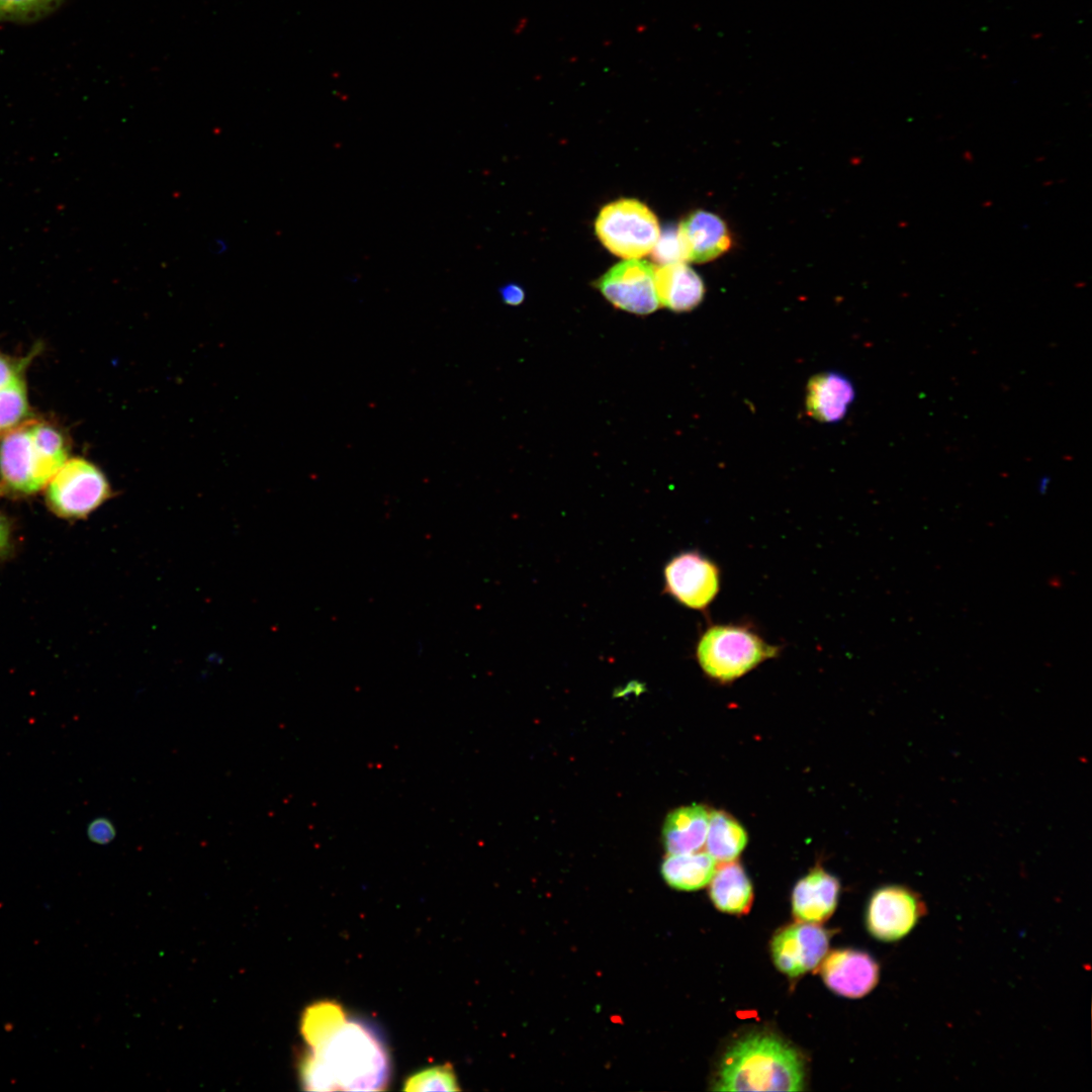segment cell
Here are the masks:
<instances>
[{
	"label": "cell",
	"instance_id": "cell-1",
	"mask_svg": "<svg viewBox=\"0 0 1092 1092\" xmlns=\"http://www.w3.org/2000/svg\"><path fill=\"white\" fill-rule=\"evenodd\" d=\"M300 1064V1080L309 1091H380L390 1076L387 1049L368 1023L347 1018Z\"/></svg>",
	"mask_w": 1092,
	"mask_h": 1092
},
{
	"label": "cell",
	"instance_id": "cell-2",
	"mask_svg": "<svg viewBox=\"0 0 1092 1092\" xmlns=\"http://www.w3.org/2000/svg\"><path fill=\"white\" fill-rule=\"evenodd\" d=\"M805 1080L801 1055L777 1035L753 1032L724 1054L715 1091H800Z\"/></svg>",
	"mask_w": 1092,
	"mask_h": 1092
},
{
	"label": "cell",
	"instance_id": "cell-3",
	"mask_svg": "<svg viewBox=\"0 0 1092 1092\" xmlns=\"http://www.w3.org/2000/svg\"><path fill=\"white\" fill-rule=\"evenodd\" d=\"M68 452L66 438L55 426L21 423L0 438V487L15 495L37 492L69 458Z\"/></svg>",
	"mask_w": 1092,
	"mask_h": 1092
},
{
	"label": "cell",
	"instance_id": "cell-4",
	"mask_svg": "<svg viewBox=\"0 0 1092 1092\" xmlns=\"http://www.w3.org/2000/svg\"><path fill=\"white\" fill-rule=\"evenodd\" d=\"M781 650V646L767 642L751 624L711 623L699 635L695 655L709 678L729 684L776 658Z\"/></svg>",
	"mask_w": 1092,
	"mask_h": 1092
},
{
	"label": "cell",
	"instance_id": "cell-5",
	"mask_svg": "<svg viewBox=\"0 0 1092 1092\" xmlns=\"http://www.w3.org/2000/svg\"><path fill=\"white\" fill-rule=\"evenodd\" d=\"M595 231L605 248L623 259H639L651 253L660 236L656 215L633 198H621L605 205L596 219Z\"/></svg>",
	"mask_w": 1092,
	"mask_h": 1092
},
{
	"label": "cell",
	"instance_id": "cell-6",
	"mask_svg": "<svg viewBox=\"0 0 1092 1092\" xmlns=\"http://www.w3.org/2000/svg\"><path fill=\"white\" fill-rule=\"evenodd\" d=\"M47 502L58 516L85 518L111 495L104 473L92 462L68 458L47 484Z\"/></svg>",
	"mask_w": 1092,
	"mask_h": 1092
},
{
	"label": "cell",
	"instance_id": "cell-7",
	"mask_svg": "<svg viewBox=\"0 0 1092 1092\" xmlns=\"http://www.w3.org/2000/svg\"><path fill=\"white\" fill-rule=\"evenodd\" d=\"M664 594L688 609L706 612L720 593L721 569L698 550L672 556L663 568Z\"/></svg>",
	"mask_w": 1092,
	"mask_h": 1092
},
{
	"label": "cell",
	"instance_id": "cell-8",
	"mask_svg": "<svg viewBox=\"0 0 1092 1092\" xmlns=\"http://www.w3.org/2000/svg\"><path fill=\"white\" fill-rule=\"evenodd\" d=\"M925 914L926 906L915 891L901 885H888L873 893L866 924L875 938L893 942L907 936Z\"/></svg>",
	"mask_w": 1092,
	"mask_h": 1092
},
{
	"label": "cell",
	"instance_id": "cell-9",
	"mask_svg": "<svg viewBox=\"0 0 1092 1092\" xmlns=\"http://www.w3.org/2000/svg\"><path fill=\"white\" fill-rule=\"evenodd\" d=\"M654 266L639 259H626L610 268L595 286L615 307L647 315L659 307L654 283Z\"/></svg>",
	"mask_w": 1092,
	"mask_h": 1092
},
{
	"label": "cell",
	"instance_id": "cell-10",
	"mask_svg": "<svg viewBox=\"0 0 1092 1092\" xmlns=\"http://www.w3.org/2000/svg\"><path fill=\"white\" fill-rule=\"evenodd\" d=\"M829 933L816 923L798 922L780 929L770 942L777 968L789 977L815 969L825 958Z\"/></svg>",
	"mask_w": 1092,
	"mask_h": 1092
},
{
	"label": "cell",
	"instance_id": "cell-11",
	"mask_svg": "<svg viewBox=\"0 0 1092 1092\" xmlns=\"http://www.w3.org/2000/svg\"><path fill=\"white\" fill-rule=\"evenodd\" d=\"M821 976L829 989L848 998H860L878 984L880 968L869 953L856 949L830 952L821 967Z\"/></svg>",
	"mask_w": 1092,
	"mask_h": 1092
},
{
	"label": "cell",
	"instance_id": "cell-12",
	"mask_svg": "<svg viewBox=\"0 0 1092 1092\" xmlns=\"http://www.w3.org/2000/svg\"><path fill=\"white\" fill-rule=\"evenodd\" d=\"M686 260L711 261L729 250L731 236L724 220L706 210L691 212L677 229Z\"/></svg>",
	"mask_w": 1092,
	"mask_h": 1092
},
{
	"label": "cell",
	"instance_id": "cell-13",
	"mask_svg": "<svg viewBox=\"0 0 1092 1092\" xmlns=\"http://www.w3.org/2000/svg\"><path fill=\"white\" fill-rule=\"evenodd\" d=\"M839 890V882L834 876L820 867L814 868L794 887V916L802 922H823L834 912Z\"/></svg>",
	"mask_w": 1092,
	"mask_h": 1092
},
{
	"label": "cell",
	"instance_id": "cell-14",
	"mask_svg": "<svg viewBox=\"0 0 1092 1092\" xmlns=\"http://www.w3.org/2000/svg\"><path fill=\"white\" fill-rule=\"evenodd\" d=\"M855 397L851 381L836 372H823L808 383L806 407L810 417L824 422L840 421Z\"/></svg>",
	"mask_w": 1092,
	"mask_h": 1092
},
{
	"label": "cell",
	"instance_id": "cell-15",
	"mask_svg": "<svg viewBox=\"0 0 1092 1092\" xmlns=\"http://www.w3.org/2000/svg\"><path fill=\"white\" fill-rule=\"evenodd\" d=\"M654 283L659 304L677 312L695 308L705 293L703 280L685 262L654 268Z\"/></svg>",
	"mask_w": 1092,
	"mask_h": 1092
},
{
	"label": "cell",
	"instance_id": "cell-16",
	"mask_svg": "<svg viewBox=\"0 0 1092 1092\" xmlns=\"http://www.w3.org/2000/svg\"><path fill=\"white\" fill-rule=\"evenodd\" d=\"M710 811L693 804L670 812L663 823L662 837L669 854L690 853L705 844Z\"/></svg>",
	"mask_w": 1092,
	"mask_h": 1092
},
{
	"label": "cell",
	"instance_id": "cell-17",
	"mask_svg": "<svg viewBox=\"0 0 1092 1092\" xmlns=\"http://www.w3.org/2000/svg\"><path fill=\"white\" fill-rule=\"evenodd\" d=\"M709 894L720 911L730 914L747 913L753 900L750 880L742 866L735 860L716 868L710 881Z\"/></svg>",
	"mask_w": 1092,
	"mask_h": 1092
},
{
	"label": "cell",
	"instance_id": "cell-18",
	"mask_svg": "<svg viewBox=\"0 0 1092 1092\" xmlns=\"http://www.w3.org/2000/svg\"><path fill=\"white\" fill-rule=\"evenodd\" d=\"M716 862L707 851L669 854L662 862L661 874L671 888L695 891L710 883Z\"/></svg>",
	"mask_w": 1092,
	"mask_h": 1092
},
{
	"label": "cell",
	"instance_id": "cell-19",
	"mask_svg": "<svg viewBox=\"0 0 1092 1092\" xmlns=\"http://www.w3.org/2000/svg\"><path fill=\"white\" fill-rule=\"evenodd\" d=\"M747 833L743 826L730 814L722 810L710 812L706 836V849L716 861L735 860L747 843Z\"/></svg>",
	"mask_w": 1092,
	"mask_h": 1092
},
{
	"label": "cell",
	"instance_id": "cell-20",
	"mask_svg": "<svg viewBox=\"0 0 1092 1092\" xmlns=\"http://www.w3.org/2000/svg\"><path fill=\"white\" fill-rule=\"evenodd\" d=\"M347 1018L345 1010L336 1002L322 1001L308 1006L301 1017L300 1025L308 1048L321 1043Z\"/></svg>",
	"mask_w": 1092,
	"mask_h": 1092
},
{
	"label": "cell",
	"instance_id": "cell-21",
	"mask_svg": "<svg viewBox=\"0 0 1092 1092\" xmlns=\"http://www.w3.org/2000/svg\"><path fill=\"white\" fill-rule=\"evenodd\" d=\"M28 414L24 378L0 387V436L20 425Z\"/></svg>",
	"mask_w": 1092,
	"mask_h": 1092
},
{
	"label": "cell",
	"instance_id": "cell-22",
	"mask_svg": "<svg viewBox=\"0 0 1092 1092\" xmlns=\"http://www.w3.org/2000/svg\"><path fill=\"white\" fill-rule=\"evenodd\" d=\"M64 0H0V22H33L57 10Z\"/></svg>",
	"mask_w": 1092,
	"mask_h": 1092
},
{
	"label": "cell",
	"instance_id": "cell-23",
	"mask_svg": "<svg viewBox=\"0 0 1092 1092\" xmlns=\"http://www.w3.org/2000/svg\"><path fill=\"white\" fill-rule=\"evenodd\" d=\"M405 1091H459L460 1088L450 1064H444L420 1071L408 1077L404 1083Z\"/></svg>",
	"mask_w": 1092,
	"mask_h": 1092
},
{
	"label": "cell",
	"instance_id": "cell-24",
	"mask_svg": "<svg viewBox=\"0 0 1092 1092\" xmlns=\"http://www.w3.org/2000/svg\"><path fill=\"white\" fill-rule=\"evenodd\" d=\"M651 254L660 265L687 261L677 230L670 228L659 236Z\"/></svg>",
	"mask_w": 1092,
	"mask_h": 1092
},
{
	"label": "cell",
	"instance_id": "cell-25",
	"mask_svg": "<svg viewBox=\"0 0 1092 1092\" xmlns=\"http://www.w3.org/2000/svg\"><path fill=\"white\" fill-rule=\"evenodd\" d=\"M87 836L93 843L106 845L114 840L116 829L109 818L96 817L87 826Z\"/></svg>",
	"mask_w": 1092,
	"mask_h": 1092
},
{
	"label": "cell",
	"instance_id": "cell-26",
	"mask_svg": "<svg viewBox=\"0 0 1092 1092\" xmlns=\"http://www.w3.org/2000/svg\"><path fill=\"white\" fill-rule=\"evenodd\" d=\"M503 301L509 305L520 304L525 297L524 290L515 283H510L503 286L499 290Z\"/></svg>",
	"mask_w": 1092,
	"mask_h": 1092
},
{
	"label": "cell",
	"instance_id": "cell-27",
	"mask_svg": "<svg viewBox=\"0 0 1092 1092\" xmlns=\"http://www.w3.org/2000/svg\"><path fill=\"white\" fill-rule=\"evenodd\" d=\"M11 541V531L7 519L0 513V557L8 550Z\"/></svg>",
	"mask_w": 1092,
	"mask_h": 1092
},
{
	"label": "cell",
	"instance_id": "cell-28",
	"mask_svg": "<svg viewBox=\"0 0 1092 1092\" xmlns=\"http://www.w3.org/2000/svg\"><path fill=\"white\" fill-rule=\"evenodd\" d=\"M1049 483H1050V478L1049 477H1042L1040 479V481L1038 483V487H1039V491L1041 493L1045 492Z\"/></svg>",
	"mask_w": 1092,
	"mask_h": 1092
}]
</instances>
